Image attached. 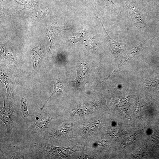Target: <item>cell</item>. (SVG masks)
<instances>
[{
  "instance_id": "obj_1",
  "label": "cell",
  "mask_w": 159,
  "mask_h": 159,
  "mask_svg": "<svg viewBox=\"0 0 159 159\" xmlns=\"http://www.w3.org/2000/svg\"><path fill=\"white\" fill-rule=\"evenodd\" d=\"M35 147L38 158H66L79 151L76 147H58L46 142L36 143Z\"/></svg>"
},
{
  "instance_id": "obj_2",
  "label": "cell",
  "mask_w": 159,
  "mask_h": 159,
  "mask_svg": "<svg viewBox=\"0 0 159 159\" xmlns=\"http://www.w3.org/2000/svg\"><path fill=\"white\" fill-rule=\"evenodd\" d=\"M3 97L4 106L0 112V119L5 125L7 133H9L13 127L17 116L16 105L13 92Z\"/></svg>"
},
{
  "instance_id": "obj_3",
  "label": "cell",
  "mask_w": 159,
  "mask_h": 159,
  "mask_svg": "<svg viewBox=\"0 0 159 159\" xmlns=\"http://www.w3.org/2000/svg\"><path fill=\"white\" fill-rule=\"evenodd\" d=\"M72 29L71 27L61 28L59 26L56 20L54 18H53L51 19L48 23L46 28L45 35L48 37L50 41V48L48 54L52 49L55 43L60 32L64 30H72Z\"/></svg>"
},
{
  "instance_id": "obj_4",
  "label": "cell",
  "mask_w": 159,
  "mask_h": 159,
  "mask_svg": "<svg viewBox=\"0 0 159 159\" xmlns=\"http://www.w3.org/2000/svg\"><path fill=\"white\" fill-rule=\"evenodd\" d=\"M31 57L33 64L32 70L35 71L43 64L45 57L44 50V46L41 43L34 47L31 51Z\"/></svg>"
},
{
  "instance_id": "obj_5",
  "label": "cell",
  "mask_w": 159,
  "mask_h": 159,
  "mask_svg": "<svg viewBox=\"0 0 159 159\" xmlns=\"http://www.w3.org/2000/svg\"><path fill=\"white\" fill-rule=\"evenodd\" d=\"M54 118L49 114L43 113L40 115L38 119L35 122L34 126V131L35 132H41L46 130L51 121Z\"/></svg>"
},
{
  "instance_id": "obj_6",
  "label": "cell",
  "mask_w": 159,
  "mask_h": 159,
  "mask_svg": "<svg viewBox=\"0 0 159 159\" xmlns=\"http://www.w3.org/2000/svg\"><path fill=\"white\" fill-rule=\"evenodd\" d=\"M128 7L131 18L136 27L139 28H143L145 24L139 12L131 4L125 2Z\"/></svg>"
},
{
  "instance_id": "obj_7",
  "label": "cell",
  "mask_w": 159,
  "mask_h": 159,
  "mask_svg": "<svg viewBox=\"0 0 159 159\" xmlns=\"http://www.w3.org/2000/svg\"><path fill=\"white\" fill-rule=\"evenodd\" d=\"M95 13L97 18L99 19L102 24L104 34L107 41L109 43L110 45L112 50L115 53L117 54L120 53L124 49L125 45L123 43H119L115 41L111 38L106 30L101 19L99 17L97 11H95Z\"/></svg>"
},
{
  "instance_id": "obj_8",
  "label": "cell",
  "mask_w": 159,
  "mask_h": 159,
  "mask_svg": "<svg viewBox=\"0 0 159 159\" xmlns=\"http://www.w3.org/2000/svg\"><path fill=\"white\" fill-rule=\"evenodd\" d=\"M8 70L5 71L1 69V82L5 84L7 90L6 95L8 96L12 92L14 85L13 76Z\"/></svg>"
},
{
  "instance_id": "obj_9",
  "label": "cell",
  "mask_w": 159,
  "mask_h": 159,
  "mask_svg": "<svg viewBox=\"0 0 159 159\" xmlns=\"http://www.w3.org/2000/svg\"><path fill=\"white\" fill-rule=\"evenodd\" d=\"M7 152H1L4 158L11 159H24V156L22 152L19 151L18 150L15 149L9 151Z\"/></svg>"
},
{
  "instance_id": "obj_10",
  "label": "cell",
  "mask_w": 159,
  "mask_h": 159,
  "mask_svg": "<svg viewBox=\"0 0 159 159\" xmlns=\"http://www.w3.org/2000/svg\"><path fill=\"white\" fill-rule=\"evenodd\" d=\"M89 30L87 28L81 30L71 36L69 39L70 42L75 43L82 40L85 35L89 32Z\"/></svg>"
},
{
  "instance_id": "obj_11",
  "label": "cell",
  "mask_w": 159,
  "mask_h": 159,
  "mask_svg": "<svg viewBox=\"0 0 159 159\" xmlns=\"http://www.w3.org/2000/svg\"><path fill=\"white\" fill-rule=\"evenodd\" d=\"M64 86L63 83L60 82L59 79H57L54 83V89L53 93L44 104L42 105L41 109L43 110L44 108L48 101L55 93L63 92L64 91Z\"/></svg>"
},
{
  "instance_id": "obj_12",
  "label": "cell",
  "mask_w": 159,
  "mask_h": 159,
  "mask_svg": "<svg viewBox=\"0 0 159 159\" xmlns=\"http://www.w3.org/2000/svg\"><path fill=\"white\" fill-rule=\"evenodd\" d=\"M1 54L9 62L16 63V59L11 51L8 48L4 47L1 45Z\"/></svg>"
},
{
  "instance_id": "obj_13",
  "label": "cell",
  "mask_w": 159,
  "mask_h": 159,
  "mask_svg": "<svg viewBox=\"0 0 159 159\" xmlns=\"http://www.w3.org/2000/svg\"><path fill=\"white\" fill-rule=\"evenodd\" d=\"M27 99L26 97L23 96L21 101V110L23 116L24 118H28L29 114L28 110Z\"/></svg>"
},
{
  "instance_id": "obj_14",
  "label": "cell",
  "mask_w": 159,
  "mask_h": 159,
  "mask_svg": "<svg viewBox=\"0 0 159 159\" xmlns=\"http://www.w3.org/2000/svg\"><path fill=\"white\" fill-rule=\"evenodd\" d=\"M89 108H87V106L83 107H80L78 108L76 110L77 112L79 113H85V112H89Z\"/></svg>"
},
{
  "instance_id": "obj_15",
  "label": "cell",
  "mask_w": 159,
  "mask_h": 159,
  "mask_svg": "<svg viewBox=\"0 0 159 159\" xmlns=\"http://www.w3.org/2000/svg\"><path fill=\"white\" fill-rule=\"evenodd\" d=\"M87 44L88 46L92 48H94L95 46L96 43L93 41L91 40L87 41Z\"/></svg>"
}]
</instances>
